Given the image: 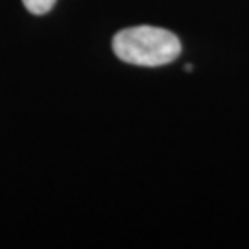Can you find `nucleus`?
I'll use <instances>...</instances> for the list:
<instances>
[{"label":"nucleus","instance_id":"nucleus-1","mask_svg":"<svg viewBox=\"0 0 249 249\" xmlns=\"http://www.w3.org/2000/svg\"><path fill=\"white\" fill-rule=\"evenodd\" d=\"M116 57L129 65L162 67L176 61L181 41L168 30L157 26H133L118 32L113 39Z\"/></svg>","mask_w":249,"mask_h":249},{"label":"nucleus","instance_id":"nucleus-2","mask_svg":"<svg viewBox=\"0 0 249 249\" xmlns=\"http://www.w3.org/2000/svg\"><path fill=\"white\" fill-rule=\"evenodd\" d=\"M26 9L34 15H45L53 8L55 0H22Z\"/></svg>","mask_w":249,"mask_h":249}]
</instances>
